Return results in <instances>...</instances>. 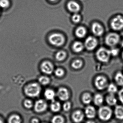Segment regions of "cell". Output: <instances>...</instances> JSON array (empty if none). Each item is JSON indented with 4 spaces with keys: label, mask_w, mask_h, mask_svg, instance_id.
<instances>
[{
    "label": "cell",
    "mask_w": 123,
    "mask_h": 123,
    "mask_svg": "<svg viewBox=\"0 0 123 123\" xmlns=\"http://www.w3.org/2000/svg\"><path fill=\"white\" fill-rule=\"evenodd\" d=\"M63 109L65 111H68L71 109V104L69 102H67L65 103L63 105Z\"/></svg>",
    "instance_id": "cell-36"
},
{
    "label": "cell",
    "mask_w": 123,
    "mask_h": 123,
    "mask_svg": "<svg viewBox=\"0 0 123 123\" xmlns=\"http://www.w3.org/2000/svg\"><path fill=\"white\" fill-rule=\"evenodd\" d=\"M61 108V105L60 103L55 100H52L51 105V109L54 112H58L60 111Z\"/></svg>",
    "instance_id": "cell-23"
},
{
    "label": "cell",
    "mask_w": 123,
    "mask_h": 123,
    "mask_svg": "<svg viewBox=\"0 0 123 123\" xmlns=\"http://www.w3.org/2000/svg\"><path fill=\"white\" fill-rule=\"evenodd\" d=\"M110 50V55L112 56L115 57L119 54V50L117 48H113Z\"/></svg>",
    "instance_id": "cell-35"
},
{
    "label": "cell",
    "mask_w": 123,
    "mask_h": 123,
    "mask_svg": "<svg viewBox=\"0 0 123 123\" xmlns=\"http://www.w3.org/2000/svg\"><path fill=\"white\" fill-rule=\"evenodd\" d=\"M68 9L70 11L76 13L80 10V6L76 1H71L68 4Z\"/></svg>",
    "instance_id": "cell-14"
},
{
    "label": "cell",
    "mask_w": 123,
    "mask_h": 123,
    "mask_svg": "<svg viewBox=\"0 0 123 123\" xmlns=\"http://www.w3.org/2000/svg\"><path fill=\"white\" fill-rule=\"evenodd\" d=\"M86 34V29L83 26L78 27L75 32L76 36L79 38H84L85 37Z\"/></svg>",
    "instance_id": "cell-17"
},
{
    "label": "cell",
    "mask_w": 123,
    "mask_h": 123,
    "mask_svg": "<svg viewBox=\"0 0 123 123\" xmlns=\"http://www.w3.org/2000/svg\"><path fill=\"white\" fill-rule=\"evenodd\" d=\"M107 90L110 94H115L117 92L118 89L117 86L113 84H110L107 86Z\"/></svg>",
    "instance_id": "cell-26"
},
{
    "label": "cell",
    "mask_w": 123,
    "mask_h": 123,
    "mask_svg": "<svg viewBox=\"0 0 123 123\" xmlns=\"http://www.w3.org/2000/svg\"><path fill=\"white\" fill-rule=\"evenodd\" d=\"M39 82L43 85H46L50 82V79L49 77L46 76H42L39 78Z\"/></svg>",
    "instance_id": "cell-29"
},
{
    "label": "cell",
    "mask_w": 123,
    "mask_h": 123,
    "mask_svg": "<svg viewBox=\"0 0 123 123\" xmlns=\"http://www.w3.org/2000/svg\"><path fill=\"white\" fill-rule=\"evenodd\" d=\"M64 121L63 118L59 115L55 116L52 120V123H64Z\"/></svg>",
    "instance_id": "cell-30"
},
{
    "label": "cell",
    "mask_w": 123,
    "mask_h": 123,
    "mask_svg": "<svg viewBox=\"0 0 123 123\" xmlns=\"http://www.w3.org/2000/svg\"><path fill=\"white\" fill-rule=\"evenodd\" d=\"M122 58H123V53H122Z\"/></svg>",
    "instance_id": "cell-42"
},
{
    "label": "cell",
    "mask_w": 123,
    "mask_h": 123,
    "mask_svg": "<svg viewBox=\"0 0 123 123\" xmlns=\"http://www.w3.org/2000/svg\"><path fill=\"white\" fill-rule=\"evenodd\" d=\"M112 110L107 106L101 107L98 111L99 117L104 121H107L110 120L112 117Z\"/></svg>",
    "instance_id": "cell-4"
},
{
    "label": "cell",
    "mask_w": 123,
    "mask_h": 123,
    "mask_svg": "<svg viewBox=\"0 0 123 123\" xmlns=\"http://www.w3.org/2000/svg\"><path fill=\"white\" fill-rule=\"evenodd\" d=\"M47 108V103L43 100H39L35 104V110L37 112H42L45 110Z\"/></svg>",
    "instance_id": "cell-11"
},
{
    "label": "cell",
    "mask_w": 123,
    "mask_h": 123,
    "mask_svg": "<svg viewBox=\"0 0 123 123\" xmlns=\"http://www.w3.org/2000/svg\"><path fill=\"white\" fill-rule=\"evenodd\" d=\"M50 0L51 1H55L56 0Z\"/></svg>",
    "instance_id": "cell-43"
},
{
    "label": "cell",
    "mask_w": 123,
    "mask_h": 123,
    "mask_svg": "<svg viewBox=\"0 0 123 123\" xmlns=\"http://www.w3.org/2000/svg\"><path fill=\"white\" fill-rule=\"evenodd\" d=\"M86 123H95L94 121H87Z\"/></svg>",
    "instance_id": "cell-39"
},
{
    "label": "cell",
    "mask_w": 123,
    "mask_h": 123,
    "mask_svg": "<svg viewBox=\"0 0 123 123\" xmlns=\"http://www.w3.org/2000/svg\"><path fill=\"white\" fill-rule=\"evenodd\" d=\"M95 85L97 89L103 90L108 86L107 80L103 76H98L95 80Z\"/></svg>",
    "instance_id": "cell-7"
},
{
    "label": "cell",
    "mask_w": 123,
    "mask_h": 123,
    "mask_svg": "<svg viewBox=\"0 0 123 123\" xmlns=\"http://www.w3.org/2000/svg\"><path fill=\"white\" fill-rule=\"evenodd\" d=\"M111 56L110 50L105 48H100L96 53V57L97 60L103 63L108 62Z\"/></svg>",
    "instance_id": "cell-2"
},
{
    "label": "cell",
    "mask_w": 123,
    "mask_h": 123,
    "mask_svg": "<svg viewBox=\"0 0 123 123\" xmlns=\"http://www.w3.org/2000/svg\"><path fill=\"white\" fill-rule=\"evenodd\" d=\"M85 114L88 118L90 119L94 118L96 116V110L93 106H87L85 109Z\"/></svg>",
    "instance_id": "cell-15"
},
{
    "label": "cell",
    "mask_w": 123,
    "mask_h": 123,
    "mask_svg": "<svg viewBox=\"0 0 123 123\" xmlns=\"http://www.w3.org/2000/svg\"><path fill=\"white\" fill-rule=\"evenodd\" d=\"M104 101V98L102 95L97 94L95 95L94 98V103L96 105L100 106L103 104Z\"/></svg>",
    "instance_id": "cell-22"
},
{
    "label": "cell",
    "mask_w": 123,
    "mask_h": 123,
    "mask_svg": "<svg viewBox=\"0 0 123 123\" xmlns=\"http://www.w3.org/2000/svg\"><path fill=\"white\" fill-rule=\"evenodd\" d=\"M32 123H39V120L37 118H33L32 120Z\"/></svg>",
    "instance_id": "cell-38"
},
{
    "label": "cell",
    "mask_w": 123,
    "mask_h": 123,
    "mask_svg": "<svg viewBox=\"0 0 123 123\" xmlns=\"http://www.w3.org/2000/svg\"><path fill=\"white\" fill-rule=\"evenodd\" d=\"M55 74L56 76L58 77L63 76L65 74L64 70L61 68H58L55 71Z\"/></svg>",
    "instance_id": "cell-32"
},
{
    "label": "cell",
    "mask_w": 123,
    "mask_h": 123,
    "mask_svg": "<svg viewBox=\"0 0 123 123\" xmlns=\"http://www.w3.org/2000/svg\"><path fill=\"white\" fill-rule=\"evenodd\" d=\"M41 91L40 86L37 83L30 84L26 86L25 92L27 95L31 97H35L39 95Z\"/></svg>",
    "instance_id": "cell-1"
},
{
    "label": "cell",
    "mask_w": 123,
    "mask_h": 123,
    "mask_svg": "<svg viewBox=\"0 0 123 123\" xmlns=\"http://www.w3.org/2000/svg\"><path fill=\"white\" fill-rule=\"evenodd\" d=\"M84 114L80 111H76L72 115V119L75 123H78L84 120Z\"/></svg>",
    "instance_id": "cell-13"
},
{
    "label": "cell",
    "mask_w": 123,
    "mask_h": 123,
    "mask_svg": "<svg viewBox=\"0 0 123 123\" xmlns=\"http://www.w3.org/2000/svg\"><path fill=\"white\" fill-rule=\"evenodd\" d=\"M41 69L42 71L46 74H52L54 69L52 64L49 61H45L41 64Z\"/></svg>",
    "instance_id": "cell-9"
},
{
    "label": "cell",
    "mask_w": 123,
    "mask_h": 123,
    "mask_svg": "<svg viewBox=\"0 0 123 123\" xmlns=\"http://www.w3.org/2000/svg\"><path fill=\"white\" fill-rule=\"evenodd\" d=\"M58 98L62 101H66L69 97V93L66 88L61 87L57 92Z\"/></svg>",
    "instance_id": "cell-12"
},
{
    "label": "cell",
    "mask_w": 123,
    "mask_h": 123,
    "mask_svg": "<svg viewBox=\"0 0 123 123\" xmlns=\"http://www.w3.org/2000/svg\"><path fill=\"white\" fill-rule=\"evenodd\" d=\"M121 45L122 47H123V40L121 42Z\"/></svg>",
    "instance_id": "cell-41"
},
{
    "label": "cell",
    "mask_w": 123,
    "mask_h": 123,
    "mask_svg": "<svg viewBox=\"0 0 123 123\" xmlns=\"http://www.w3.org/2000/svg\"><path fill=\"white\" fill-rule=\"evenodd\" d=\"M97 44L98 42L97 39L92 36H90L85 40L84 46L87 49L91 51L94 49Z\"/></svg>",
    "instance_id": "cell-8"
},
{
    "label": "cell",
    "mask_w": 123,
    "mask_h": 123,
    "mask_svg": "<svg viewBox=\"0 0 123 123\" xmlns=\"http://www.w3.org/2000/svg\"><path fill=\"white\" fill-rule=\"evenodd\" d=\"M0 123H4L3 120H2V118L0 117Z\"/></svg>",
    "instance_id": "cell-40"
},
{
    "label": "cell",
    "mask_w": 123,
    "mask_h": 123,
    "mask_svg": "<svg viewBox=\"0 0 123 123\" xmlns=\"http://www.w3.org/2000/svg\"><path fill=\"white\" fill-rule=\"evenodd\" d=\"M115 114L116 118L119 120L123 119V106L118 105L116 107Z\"/></svg>",
    "instance_id": "cell-18"
},
{
    "label": "cell",
    "mask_w": 123,
    "mask_h": 123,
    "mask_svg": "<svg viewBox=\"0 0 123 123\" xmlns=\"http://www.w3.org/2000/svg\"><path fill=\"white\" fill-rule=\"evenodd\" d=\"M49 42L51 44L56 47H60L64 44L65 42L64 36L59 33L52 34L49 37Z\"/></svg>",
    "instance_id": "cell-3"
},
{
    "label": "cell",
    "mask_w": 123,
    "mask_h": 123,
    "mask_svg": "<svg viewBox=\"0 0 123 123\" xmlns=\"http://www.w3.org/2000/svg\"><path fill=\"white\" fill-rule=\"evenodd\" d=\"M120 40V37L118 34L111 33L108 35L105 39L106 44L110 47H113L118 44Z\"/></svg>",
    "instance_id": "cell-5"
},
{
    "label": "cell",
    "mask_w": 123,
    "mask_h": 123,
    "mask_svg": "<svg viewBox=\"0 0 123 123\" xmlns=\"http://www.w3.org/2000/svg\"><path fill=\"white\" fill-rule=\"evenodd\" d=\"M106 100L107 103L109 105L114 106L117 104V99L114 95L110 94L107 96Z\"/></svg>",
    "instance_id": "cell-20"
},
{
    "label": "cell",
    "mask_w": 123,
    "mask_h": 123,
    "mask_svg": "<svg viewBox=\"0 0 123 123\" xmlns=\"http://www.w3.org/2000/svg\"><path fill=\"white\" fill-rule=\"evenodd\" d=\"M21 119L17 115H13L8 119V123H21Z\"/></svg>",
    "instance_id": "cell-25"
},
{
    "label": "cell",
    "mask_w": 123,
    "mask_h": 123,
    "mask_svg": "<svg viewBox=\"0 0 123 123\" xmlns=\"http://www.w3.org/2000/svg\"><path fill=\"white\" fill-rule=\"evenodd\" d=\"M91 30L92 33L95 36H102L104 33L103 27L99 23L95 22L92 24L91 26Z\"/></svg>",
    "instance_id": "cell-10"
},
{
    "label": "cell",
    "mask_w": 123,
    "mask_h": 123,
    "mask_svg": "<svg viewBox=\"0 0 123 123\" xmlns=\"http://www.w3.org/2000/svg\"><path fill=\"white\" fill-rule=\"evenodd\" d=\"M72 19L73 21L75 23H78L80 21L81 19V17L78 14H74L72 17Z\"/></svg>",
    "instance_id": "cell-31"
},
{
    "label": "cell",
    "mask_w": 123,
    "mask_h": 123,
    "mask_svg": "<svg viewBox=\"0 0 123 123\" xmlns=\"http://www.w3.org/2000/svg\"><path fill=\"white\" fill-rule=\"evenodd\" d=\"M84 47V45L81 42L76 41L74 43L72 48L75 52L79 53L83 51Z\"/></svg>",
    "instance_id": "cell-16"
},
{
    "label": "cell",
    "mask_w": 123,
    "mask_h": 123,
    "mask_svg": "<svg viewBox=\"0 0 123 123\" xmlns=\"http://www.w3.org/2000/svg\"><path fill=\"white\" fill-rule=\"evenodd\" d=\"M92 99L91 95L88 92L84 93L82 96V101L86 105L90 103L92 100Z\"/></svg>",
    "instance_id": "cell-24"
},
{
    "label": "cell",
    "mask_w": 123,
    "mask_h": 123,
    "mask_svg": "<svg viewBox=\"0 0 123 123\" xmlns=\"http://www.w3.org/2000/svg\"><path fill=\"white\" fill-rule=\"evenodd\" d=\"M9 5L8 0H0V6L2 8H6Z\"/></svg>",
    "instance_id": "cell-33"
},
{
    "label": "cell",
    "mask_w": 123,
    "mask_h": 123,
    "mask_svg": "<svg viewBox=\"0 0 123 123\" xmlns=\"http://www.w3.org/2000/svg\"><path fill=\"white\" fill-rule=\"evenodd\" d=\"M116 84L120 86H123V74L120 72H117L115 77Z\"/></svg>",
    "instance_id": "cell-21"
},
{
    "label": "cell",
    "mask_w": 123,
    "mask_h": 123,
    "mask_svg": "<svg viewBox=\"0 0 123 123\" xmlns=\"http://www.w3.org/2000/svg\"><path fill=\"white\" fill-rule=\"evenodd\" d=\"M118 95L120 101L123 104V89H122L119 91Z\"/></svg>",
    "instance_id": "cell-37"
},
{
    "label": "cell",
    "mask_w": 123,
    "mask_h": 123,
    "mask_svg": "<svg viewBox=\"0 0 123 123\" xmlns=\"http://www.w3.org/2000/svg\"><path fill=\"white\" fill-rule=\"evenodd\" d=\"M24 105L26 108L29 109L33 106V103L31 100H26L24 102Z\"/></svg>",
    "instance_id": "cell-34"
},
{
    "label": "cell",
    "mask_w": 123,
    "mask_h": 123,
    "mask_svg": "<svg viewBox=\"0 0 123 123\" xmlns=\"http://www.w3.org/2000/svg\"><path fill=\"white\" fill-rule=\"evenodd\" d=\"M83 65V62L79 60H77L72 62L71 66L75 69H79L82 67Z\"/></svg>",
    "instance_id": "cell-28"
},
{
    "label": "cell",
    "mask_w": 123,
    "mask_h": 123,
    "mask_svg": "<svg viewBox=\"0 0 123 123\" xmlns=\"http://www.w3.org/2000/svg\"><path fill=\"white\" fill-rule=\"evenodd\" d=\"M66 56V54L65 52L63 51H60L57 53L56 55V58L58 61H63L65 60Z\"/></svg>",
    "instance_id": "cell-27"
},
{
    "label": "cell",
    "mask_w": 123,
    "mask_h": 123,
    "mask_svg": "<svg viewBox=\"0 0 123 123\" xmlns=\"http://www.w3.org/2000/svg\"><path fill=\"white\" fill-rule=\"evenodd\" d=\"M111 27L113 30L119 31L123 29V17L118 15L114 17L111 21Z\"/></svg>",
    "instance_id": "cell-6"
},
{
    "label": "cell",
    "mask_w": 123,
    "mask_h": 123,
    "mask_svg": "<svg viewBox=\"0 0 123 123\" xmlns=\"http://www.w3.org/2000/svg\"><path fill=\"white\" fill-rule=\"evenodd\" d=\"M45 96L47 99L52 101L55 97V93L52 90L48 89L45 92Z\"/></svg>",
    "instance_id": "cell-19"
}]
</instances>
